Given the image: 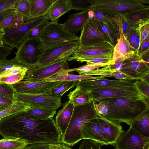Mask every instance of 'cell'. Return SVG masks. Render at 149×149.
Masks as SVG:
<instances>
[{"label": "cell", "instance_id": "obj_1", "mask_svg": "<svg viewBox=\"0 0 149 149\" xmlns=\"http://www.w3.org/2000/svg\"><path fill=\"white\" fill-rule=\"evenodd\" d=\"M100 102L108 107L107 114L104 117L129 125L134 119L147 109L145 103L139 98L103 99L96 102Z\"/></svg>", "mask_w": 149, "mask_h": 149}, {"label": "cell", "instance_id": "obj_2", "mask_svg": "<svg viewBox=\"0 0 149 149\" xmlns=\"http://www.w3.org/2000/svg\"><path fill=\"white\" fill-rule=\"evenodd\" d=\"M94 100L83 105L74 106L71 117L61 143L72 146L81 140V132L84 125L90 120L97 118L98 112Z\"/></svg>", "mask_w": 149, "mask_h": 149}, {"label": "cell", "instance_id": "obj_3", "mask_svg": "<svg viewBox=\"0 0 149 149\" xmlns=\"http://www.w3.org/2000/svg\"><path fill=\"white\" fill-rule=\"evenodd\" d=\"M89 10L98 11L110 16H128L138 12L149 10V6L138 0H95Z\"/></svg>", "mask_w": 149, "mask_h": 149}, {"label": "cell", "instance_id": "obj_4", "mask_svg": "<svg viewBox=\"0 0 149 149\" xmlns=\"http://www.w3.org/2000/svg\"><path fill=\"white\" fill-rule=\"evenodd\" d=\"M47 49L38 36L26 39L15 53V57L29 68L36 67Z\"/></svg>", "mask_w": 149, "mask_h": 149}, {"label": "cell", "instance_id": "obj_5", "mask_svg": "<svg viewBox=\"0 0 149 149\" xmlns=\"http://www.w3.org/2000/svg\"><path fill=\"white\" fill-rule=\"evenodd\" d=\"M38 37L47 48L79 40V38L76 34L66 31L62 24L52 22L47 23Z\"/></svg>", "mask_w": 149, "mask_h": 149}, {"label": "cell", "instance_id": "obj_6", "mask_svg": "<svg viewBox=\"0 0 149 149\" xmlns=\"http://www.w3.org/2000/svg\"><path fill=\"white\" fill-rule=\"evenodd\" d=\"M49 21L47 15L24 22L17 26L5 29L3 38L5 45L18 49L30 33L39 25Z\"/></svg>", "mask_w": 149, "mask_h": 149}, {"label": "cell", "instance_id": "obj_7", "mask_svg": "<svg viewBox=\"0 0 149 149\" xmlns=\"http://www.w3.org/2000/svg\"><path fill=\"white\" fill-rule=\"evenodd\" d=\"M15 97L17 100L30 107L56 110L62 105L60 97H53L45 94H33L15 92Z\"/></svg>", "mask_w": 149, "mask_h": 149}, {"label": "cell", "instance_id": "obj_8", "mask_svg": "<svg viewBox=\"0 0 149 149\" xmlns=\"http://www.w3.org/2000/svg\"><path fill=\"white\" fill-rule=\"evenodd\" d=\"M79 45L77 40L47 48L36 67L44 66L69 57L78 48Z\"/></svg>", "mask_w": 149, "mask_h": 149}, {"label": "cell", "instance_id": "obj_9", "mask_svg": "<svg viewBox=\"0 0 149 149\" xmlns=\"http://www.w3.org/2000/svg\"><path fill=\"white\" fill-rule=\"evenodd\" d=\"M67 57L44 66L29 68L23 80L31 82L42 81L56 74L62 69H68Z\"/></svg>", "mask_w": 149, "mask_h": 149}, {"label": "cell", "instance_id": "obj_10", "mask_svg": "<svg viewBox=\"0 0 149 149\" xmlns=\"http://www.w3.org/2000/svg\"><path fill=\"white\" fill-rule=\"evenodd\" d=\"M93 100L96 102L103 99L119 98H138L133 85L122 87H110L89 90Z\"/></svg>", "mask_w": 149, "mask_h": 149}, {"label": "cell", "instance_id": "obj_11", "mask_svg": "<svg viewBox=\"0 0 149 149\" xmlns=\"http://www.w3.org/2000/svg\"><path fill=\"white\" fill-rule=\"evenodd\" d=\"M113 146L115 149H149V138L130 126L127 132L120 134Z\"/></svg>", "mask_w": 149, "mask_h": 149}, {"label": "cell", "instance_id": "obj_12", "mask_svg": "<svg viewBox=\"0 0 149 149\" xmlns=\"http://www.w3.org/2000/svg\"><path fill=\"white\" fill-rule=\"evenodd\" d=\"M62 82L49 81L43 80L31 82L22 80L12 85L16 93L33 94H46Z\"/></svg>", "mask_w": 149, "mask_h": 149}, {"label": "cell", "instance_id": "obj_13", "mask_svg": "<svg viewBox=\"0 0 149 149\" xmlns=\"http://www.w3.org/2000/svg\"><path fill=\"white\" fill-rule=\"evenodd\" d=\"M78 41V48L107 42L94 21L88 17L81 30Z\"/></svg>", "mask_w": 149, "mask_h": 149}, {"label": "cell", "instance_id": "obj_14", "mask_svg": "<svg viewBox=\"0 0 149 149\" xmlns=\"http://www.w3.org/2000/svg\"><path fill=\"white\" fill-rule=\"evenodd\" d=\"M113 50L114 47L109 42H105L88 47H78L71 57L112 58Z\"/></svg>", "mask_w": 149, "mask_h": 149}, {"label": "cell", "instance_id": "obj_15", "mask_svg": "<svg viewBox=\"0 0 149 149\" xmlns=\"http://www.w3.org/2000/svg\"><path fill=\"white\" fill-rule=\"evenodd\" d=\"M122 72L132 77L134 80H142L149 73V66L136 54L122 62Z\"/></svg>", "mask_w": 149, "mask_h": 149}, {"label": "cell", "instance_id": "obj_16", "mask_svg": "<svg viewBox=\"0 0 149 149\" xmlns=\"http://www.w3.org/2000/svg\"><path fill=\"white\" fill-rule=\"evenodd\" d=\"M97 118L109 145L113 146L120 134L125 132L121 123L107 119L98 113Z\"/></svg>", "mask_w": 149, "mask_h": 149}, {"label": "cell", "instance_id": "obj_17", "mask_svg": "<svg viewBox=\"0 0 149 149\" xmlns=\"http://www.w3.org/2000/svg\"><path fill=\"white\" fill-rule=\"evenodd\" d=\"M77 85L84 89L90 90L107 87L132 86L133 85V82L127 80H114L104 78L77 81Z\"/></svg>", "mask_w": 149, "mask_h": 149}, {"label": "cell", "instance_id": "obj_18", "mask_svg": "<svg viewBox=\"0 0 149 149\" xmlns=\"http://www.w3.org/2000/svg\"><path fill=\"white\" fill-rule=\"evenodd\" d=\"M87 139L96 141L108 145V141L97 118L91 119L83 126L81 140Z\"/></svg>", "mask_w": 149, "mask_h": 149}, {"label": "cell", "instance_id": "obj_19", "mask_svg": "<svg viewBox=\"0 0 149 149\" xmlns=\"http://www.w3.org/2000/svg\"><path fill=\"white\" fill-rule=\"evenodd\" d=\"M136 54L128 40L123 36L119 38L114 47L112 61L110 65H113L123 62Z\"/></svg>", "mask_w": 149, "mask_h": 149}, {"label": "cell", "instance_id": "obj_20", "mask_svg": "<svg viewBox=\"0 0 149 149\" xmlns=\"http://www.w3.org/2000/svg\"><path fill=\"white\" fill-rule=\"evenodd\" d=\"M74 107L73 104L69 100L63 104V108L58 111L56 116L55 122L61 134V139L65 134Z\"/></svg>", "mask_w": 149, "mask_h": 149}, {"label": "cell", "instance_id": "obj_21", "mask_svg": "<svg viewBox=\"0 0 149 149\" xmlns=\"http://www.w3.org/2000/svg\"><path fill=\"white\" fill-rule=\"evenodd\" d=\"M88 11H83L70 15L68 20L62 24L64 29L68 32L74 34L81 30L88 18Z\"/></svg>", "mask_w": 149, "mask_h": 149}, {"label": "cell", "instance_id": "obj_22", "mask_svg": "<svg viewBox=\"0 0 149 149\" xmlns=\"http://www.w3.org/2000/svg\"><path fill=\"white\" fill-rule=\"evenodd\" d=\"M91 19L96 24L106 41L114 47L120 38L119 30L115 24L114 22L113 24H105Z\"/></svg>", "mask_w": 149, "mask_h": 149}, {"label": "cell", "instance_id": "obj_23", "mask_svg": "<svg viewBox=\"0 0 149 149\" xmlns=\"http://www.w3.org/2000/svg\"><path fill=\"white\" fill-rule=\"evenodd\" d=\"M57 0H29L30 14L34 19L47 15Z\"/></svg>", "mask_w": 149, "mask_h": 149}, {"label": "cell", "instance_id": "obj_24", "mask_svg": "<svg viewBox=\"0 0 149 149\" xmlns=\"http://www.w3.org/2000/svg\"><path fill=\"white\" fill-rule=\"evenodd\" d=\"M130 126L139 133L149 138V109L138 116Z\"/></svg>", "mask_w": 149, "mask_h": 149}, {"label": "cell", "instance_id": "obj_25", "mask_svg": "<svg viewBox=\"0 0 149 149\" xmlns=\"http://www.w3.org/2000/svg\"><path fill=\"white\" fill-rule=\"evenodd\" d=\"M67 96L74 106L83 105L93 100L89 91L84 89L78 85Z\"/></svg>", "mask_w": 149, "mask_h": 149}, {"label": "cell", "instance_id": "obj_26", "mask_svg": "<svg viewBox=\"0 0 149 149\" xmlns=\"http://www.w3.org/2000/svg\"><path fill=\"white\" fill-rule=\"evenodd\" d=\"M70 10L69 0H57L47 15L49 20L57 22L60 17Z\"/></svg>", "mask_w": 149, "mask_h": 149}, {"label": "cell", "instance_id": "obj_27", "mask_svg": "<svg viewBox=\"0 0 149 149\" xmlns=\"http://www.w3.org/2000/svg\"><path fill=\"white\" fill-rule=\"evenodd\" d=\"M104 78L100 76L90 75H77L67 73L62 75H55L43 80L49 81H80L84 80H93Z\"/></svg>", "mask_w": 149, "mask_h": 149}, {"label": "cell", "instance_id": "obj_28", "mask_svg": "<svg viewBox=\"0 0 149 149\" xmlns=\"http://www.w3.org/2000/svg\"><path fill=\"white\" fill-rule=\"evenodd\" d=\"M26 112L32 117L43 120L53 118L56 113L54 109L33 107H29Z\"/></svg>", "mask_w": 149, "mask_h": 149}, {"label": "cell", "instance_id": "obj_29", "mask_svg": "<svg viewBox=\"0 0 149 149\" xmlns=\"http://www.w3.org/2000/svg\"><path fill=\"white\" fill-rule=\"evenodd\" d=\"M131 26L137 29L145 24L149 23V10L143 11L126 16Z\"/></svg>", "mask_w": 149, "mask_h": 149}, {"label": "cell", "instance_id": "obj_30", "mask_svg": "<svg viewBox=\"0 0 149 149\" xmlns=\"http://www.w3.org/2000/svg\"><path fill=\"white\" fill-rule=\"evenodd\" d=\"M133 86L138 98L145 103L147 109H149V82L143 80L135 81L133 82Z\"/></svg>", "mask_w": 149, "mask_h": 149}, {"label": "cell", "instance_id": "obj_31", "mask_svg": "<svg viewBox=\"0 0 149 149\" xmlns=\"http://www.w3.org/2000/svg\"><path fill=\"white\" fill-rule=\"evenodd\" d=\"M24 22L23 17L15 10L7 15L0 23V27L4 29L19 25Z\"/></svg>", "mask_w": 149, "mask_h": 149}, {"label": "cell", "instance_id": "obj_32", "mask_svg": "<svg viewBox=\"0 0 149 149\" xmlns=\"http://www.w3.org/2000/svg\"><path fill=\"white\" fill-rule=\"evenodd\" d=\"M15 10V12L23 17L24 22L34 19L31 15L29 0H18Z\"/></svg>", "mask_w": 149, "mask_h": 149}, {"label": "cell", "instance_id": "obj_33", "mask_svg": "<svg viewBox=\"0 0 149 149\" xmlns=\"http://www.w3.org/2000/svg\"><path fill=\"white\" fill-rule=\"evenodd\" d=\"M77 81H63L59 85L47 92L45 94L50 96L61 97L66 92L77 85Z\"/></svg>", "mask_w": 149, "mask_h": 149}, {"label": "cell", "instance_id": "obj_34", "mask_svg": "<svg viewBox=\"0 0 149 149\" xmlns=\"http://www.w3.org/2000/svg\"><path fill=\"white\" fill-rule=\"evenodd\" d=\"M110 16L111 19L118 28L120 38L124 36L131 26L129 20L125 16L123 15Z\"/></svg>", "mask_w": 149, "mask_h": 149}, {"label": "cell", "instance_id": "obj_35", "mask_svg": "<svg viewBox=\"0 0 149 149\" xmlns=\"http://www.w3.org/2000/svg\"><path fill=\"white\" fill-rule=\"evenodd\" d=\"M28 144L18 139H0V149H24Z\"/></svg>", "mask_w": 149, "mask_h": 149}, {"label": "cell", "instance_id": "obj_36", "mask_svg": "<svg viewBox=\"0 0 149 149\" xmlns=\"http://www.w3.org/2000/svg\"><path fill=\"white\" fill-rule=\"evenodd\" d=\"M112 58L102 57H92L87 58H72L69 57V61L75 60L81 63L86 62L87 64H93L100 65L102 67H105L111 64Z\"/></svg>", "mask_w": 149, "mask_h": 149}, {"label": "cell", "instance_id": "obj_37", "mask_svg": "<svg viewBox=\"0 0 149 149\" xmlns=\"http://www.w3.org/2000/svg\"><path fill=\"white\" fill-rule=\"evenodd\" d=\"M29 107L16 100L6 108L0 111V119L13 113L26 110Z\"/></svg>", "mask_w": 149, "mask_h": 149}, {"label": "cell", "instance_id": "obj_38", "mask_svg": "<svg viewBox=\"0 0 149 149\" xmlns=\"http://www.w3.org/2000/svg\"><path fill=\"white\" fill-rule=\"evenodd\" d=\"M20 67H28L19 62L15 57L10 60L5 59L0 60V75L13 68Z\"/></svg>", "mask_w": 149, "mask_h": 149}, {"label": "cell", "instance_id": "obj_39", "mask_svg": "<svg viewBox=\"0 0 149 149\" xmlns=\"http://www.w3.org/2000/svg\"><path fill=\"white\" fill-rule=\"evenodd\" d=\"M95 0H69L71 10H89Z\"/></svg>", "mask_w": 149, "mask_h": 149}, {"label": "cell", "instance_id": "obj_40", "mask_svg": "<svg viewBox=\"0 0 149 149\" xmlns=\"http://www.w3.org/2000/svg\"><path fill=\"white\" fill-rule=\"evenodd\" d=\"M118 71L111 68L110 65L100 69H97L90 71L87 72L85 75H98L103 78L113 77V73Z\"/></svg>", "mask_w": 149, "mask_h": 149}, {"label": "cell", "instance_id": "obj_41", "mask_svg": "<svg viewBox=\"0 0 149 149\" xmlns=\"http://www.w3.org/2000/svg\"><path fill=\"white\" fill-rule=\"evenodd\" d=\"M26 73H22L0 77V83L12 85L23 80Z\"/></svg>", "mask_w": 149, "mask_h": 149}, {"label": "cell", "instance_id": "obj_42", "mask_svg": "<svg viewBox=\"0 0 149 149\" xmlns=\"http://www.w3.org/2000/svg\"><path fill=\"white\" fill-rule=\"evenodd\" d=\"M15 92L12 85L0 83V96L9 99H15Z\"/></svg>", "mask_w": 149, "mask_h": 149}, {"label": "cell", "instance_id": "obj_43", "mask_svg": "<svg viewBox=\"0 0 149 149\" xmlns=\"http://www.w3.org/2000/svg\"><path fill=\"white\" fill-rule=\"evenodd\" d=\"M104 144L102 143L90 139H84L79 149H101V146Z\"/></svg>", "mask_w": 149, "mask_h": 149}, {"label": "cell", "instance_id": "obj_44", "mask_svg": "<svg viewBox=\"0 0 149 149\" xmlns=\"http://www.w3.org/2000/svg\"><path fill=\"white\" fill-rule=\"evenodd\" d=\"M93 11L94 12V16L92 19L105 24H110L114 23L111 19L110 15L100 11Z\"/></svg>", "mask_w": 149, "mask_h": 149}, {"label": "cell", "instance_id": "obj_45", "mask_svg": "<svg viewBox=\"0 0 149 149\" xmlns=\"http://www.w3.org/2000/svg\"><path fill=\"white\" fill-rule=\"evenodd\" d=\"M17 0H3L0 3V13L11 9H15Z\"/></svg>", "mask_w": 149, "mask_h": 149}, {"label": "cell", "instance_id": "obj_46", "mask_svg": "<svg viewBox=\"0 0 149 149\" xmlns=\"http://www.w3.org/2000/svg\"><path fill=\"white\" fill-rule=\"evenodd\" d=\"M139 30L140 34V46L144 40L149 36V23L142 26L139 29Z\"/></svg>", "mask_w": 149, "mask_h": 149}, {"label": "cell", "instance_id": "obj_47", "mask_svg": "<svg viewBox=\"0 0 149 149\" xmlns=\"http://www.w3.org/2000/svg\"><path fill=\"white\" fill-rule=\"evenodd\" d=\"M149 52V36L141 45L136 54L140 57Z\"/></svg>", "mask_w": 149, "mask_h": 149}, {"label": "cell", "instance_id": "obj_48", "mask_svg": "<svg viewBox=\"0 0 149 149\" xmlns=\"http://www.w3.org/2000/svg\"><path fill=\"white\" fill-rule=\"evenodd\" d=\"M48 22L43 23L33 29L29 34L26 39H32L38 37Z\"/></svg>", "mask_w": 149, "mask_h": 149}, {"label": "cell", "instance_id": "obj_49", "mask_svg": "<svg viewBox=\"0 0 149 149\" xmlns=\"http://www.w3.org/2000/svg\"><path fill=\"white\" fill-rule=\"evenodd\" d=\"M96 109L98 113L100 115L104 117L108 111V107L104 103L100 102L95 104Z\"/></svg>", "mask_w": 149, "mask_h": 149}, {"label": "cell", "instance_id": "obj_50", "mask_svg": "<svg viewBox=\"0 0 149 149\" xmlns=\"http://www.w3.org/2000/svg\"><path fill=\"white\" fill-rule=\"evenodd\" d=\"M16 100L0 96V111L2 110L13 104Z\"/></svg>", "mask_w": 149, "mask_h": 149}, {"label": "cell", "instance_id": "obj_51", "mask_svg": "<svg viewBox=\"0 0 149 149\" xmlns=\"http://www.w3.org/2000/svg\"><path fill=\"white\" fill-rule=\"evenodd\" d=\"M12 49L7 45L4 47H0V60L6 59L8 56L11 54Z\"/></svg>", "mask_w": 149, "mask_h": 149}, {"label": "cell", "instance_id": "obj_52", "mask_svg": "<svg viewBox=\"0 0 149 149\" xmlns=\"http://www.w3.org/2000/svg\"><path fill=\"white\" fill-rule=\"evenodd\" d=\"M50 143H39L27 145L24 149H50Z\"/></svg>", "mask_w": 149, "mask_h": 149}, {"label": "cell", "instance_id": "obj_53", "mask_svg": "<svg viewBox=\"0 0 149 149\" xmlns=\"http://www.w3.org/2000/svg\"><path fill=\"white\" fill-rule=\"evenodd\" d=\"M113 77L118 80H127L130 81L134 80L132 77L118 70L113 73Z\"/></svg>", "mask_w": 149, "mask_h": 149}, {"label": "cell", "instance_id": "obj_54", "mask_svg": "<svg viewBox=\"0 0 149 149\" xmlns=\"http://www.w3.org/2000/svg\"><path fill=\"white\" fill-rule=\"evenodd\" d=\"M140 38L139 30L138 31L133 46V47L134 51L136 54L138 52L140 47Z\"/></svg>", "mask_w": 149, "mask_h": 149}, {"label": "cell", "instance_id": "obj_55", "mask_svg": "<svg viewBox=\"0 0 149 149\" xmlns=\"http://www.w3.org/2000/svg\"><path fill=\"white\" fill-rule=\"evenodd\" d=\"M50 149H72L64 145L60 144H50Z\"/></svg>", "mask_w": 149, "mask_h": 149}, {"label": "cell", "instance_id": "obj_56", "mask_svg": "<svg viewBox=\"0 0 149 149\" xmlns=\"http://www.w3.org/2000/svg\"><path fill=\"white\" fill-rule=\"evenodd\" d=\"M138 29H137L134 26H131L130 28L127 33L124 36L128 41L131 35L136 30Z\"/></svg>", "mask_w": 149, "mask_h": 149}, {"label": "cell", "instance_id": "obj_57", "mask_svg": "<svg viewBox=\"0 0 149 149\" xmlns=\"http://www.w3.org/2000/svg\"><path fill=\"white\" fill-rule=\"evenodd\" d=\"M139 31V29L136 30L131 35L128 41L129 43L132 47Z\"/></svg>", "mask_w": 149, "mask_h": 149}, {"label": "cell", "instance_id": "obj_58", "mask_svg": "<svg viewBox=\"0 0 149 149\" xmlns=\"http://www.w3.org/2000/svg\"><path fill=\"white\" fill-rule=\"evenodd\" d=\"M14 9L8 10L5 11L0 13V23L5 18L8 14L14 10Z\"/></svg>", "mask_w": 149, "mask_h": 149}, {"label": "cell", "instance_id": "obj_59", "mask_svg": "<svg viewBox=\"0 0 149 149\" xmlns=\"http://www.w3.org/2000/svg\"><path fill=\"white\" fill-rule=\"evenodd\" d=\"M5 34V29L0 27V47H4L3 38Z\"/></svg>", "mask_w": 149, "mask_h": 149}, {"label": "cell", "instance_id": "obj_60", "mask_svg": "<svg viewBox=\"0 0 149 149\" xmlns=\"http://www.w3.org/2000/svg\"><path fill=\"white\" fill-rule=\"evenodd\" d=\"M88 17L89 18H92L94 16V12L93 10H89L88 12Z\"/></svg>", "mask_w": 149, "mask_h": 149}, {"label": "cell", "instance_id": "obj_61", "mask_svg": "<svg viewBox=\"0 0 149 149\" xmlns=\"http://www.w3.org/2000/svg\"><path fill=\"white\" fill-rule=\"evenodd\" d=\"M143 80L149 82V73L146 74L142 79Z\"/></svg>", "mask_w": 149, "mask_h": 149}, {"label": "cell", "instance_id": "obj_62", "mask_svg": "<svg viewBox=\"0 0 149 149\" xmlns=\"http://www.w3.org/2000/svg\"><path fill=\"white\" fill-rule=\"evenodd\" d=\"M139 2L142 4L144 3H149V0H138Z\"/></svg>", "mask_w": 149, "mask_h": 149}, {"label": "cell", "instance_id": "obj_63", "mask_svg": "<svg viewBox=\"0 0 149 149\" xmlns=\"http://www.w3.org/2000/svg\"><path fill=\"white\" fill-rule=\"evenodd\" d=\"M3 1V0H0V3Z\"/></svg>", "mask_w": 149, "mask_h": 149}]
</instances>
